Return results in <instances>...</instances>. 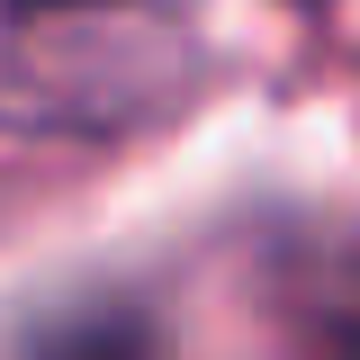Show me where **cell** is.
Segmentation results:
<instances>
[{"label": "cell", "mask_w": 360, "mask_h": 360, "mask_svg": "<svg viewBox=\"0 0 360 360\" xmlns=\"http://www.w3.org/2000/svg\"><path fill=\"white\" fill-rule=\"evenodd\" d=\"M27 9H72V0H27Z\"/></svg>", "instance_id": "6da1fadb"}]
</instances>
